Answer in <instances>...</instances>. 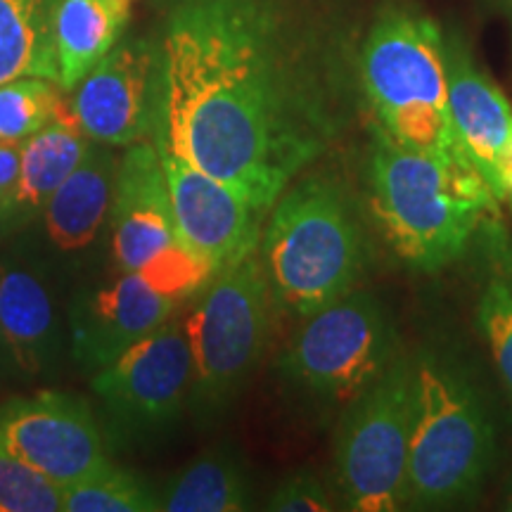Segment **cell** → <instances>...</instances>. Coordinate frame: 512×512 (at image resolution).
<instances>
[{
    "mask_svg": "<svg viewBox=\"0 0 512 512\" xmlns=\"http://www.w3.org/2000/svg\"><path fill=\"white\" fill-rule=\"evenodd\" d=\"M181 299L157 292L140 273H121L83 297L72 311L74 354L102 370L181 311Z\"/></svg>",
    "mask_w": 512,
    "mask_h": 512,
    "instance_id": "14",
    "label": "cell"
},
{
    "mask_svg": "<svg viewBox=\"0 0 512 512\" xmlns=\"http://www.w3.org/2000/svg\"><path fill=\"white\" fill-rule=\"evenodd\" d=\"M57 0H0V86L15 79L57 83Z\"/></svg>",
    "mask_w": 512,
    "mask_h": 512,
    "instance_id": "20",
    "label": "cell"
},
{
    "mask_svg": "<svg viewBox=\"0 0 512 512\" xmlns=\"http://www.w3.org/2000/svg\"><path fill=\"white\" fill-rule=\"evenodd\" d=\"M157 55L152 143L264 214L351 124L330 57L283 0H181Z\"/></svg>",
    "mask_w": 512,
    "mask_h": 512,
    "instance_id": "1",
    "label": "cell"
},
{
    "mask_svg": "<svg viewBox=\"0 0 512 512\" xmlns=\"http://www.w3.org/2000/svg\"><path fill=\"white\" fill-rule=\"evenodd\" d=\"M91 145V140L76 126L72 107H67L60 117L36 131L34 136L22 140L19 176L12 192L8 219L31 216L34 211L46 209L50 195L81 164Z\"/></svg>",
    "mask_w": 512,
    "mask_h": 512,
    "instance_id": "19",
    "label": "cell"
},
{
    "mask_svg": "<svg viewBox=\"0 0 512 512\" xmlns=\"http://www.w3.org/2000/svg\"><path fill=\"white\" fill-rule=\"evenodd\" d=\"M259 256L275 313L297 323L356 290L373 252L349 185L328 171L292 181L268 209Z\"/></svg>",
    "mask_w": 512,
    "mask_h": 512,
    "instance_id": "3",
    "label": "cell"
},
{
    "mask_svg": "<svg viewBox=\"0 0 512 512\" xmlns=\"http://www.w3.org/2000/svg\"><path fill=\"white\" fill-rule=\"evenodd\" d=\"M477 325L503 389L512 401V271L498 266L491 271L477 302Z\"/></svg>",
    "mask_w": 512,
    "mask_h": 512,
    "instance_id": "24",
    "label": "cell"
},
{
    "mask_svg": "<svg viewBox=\"0 0 512 512\" xmlns=\"http://www.w3.org/2000/svg\"><path fill=\"white\" fill-rule=\"evenodd\" d=\"M401 351L392 313L375 292L358 285L299 320L275 370L306 408L337 418Z\"/></svg>",
    "mask_w": 512,
    "mask_h": 512,
    "instance_id": "6",
    "label": "cell"
},
{
    "mask_svg": "<svg viewBox=\"0 0 512 512\" xmlns=\"http://www.w3.org/2000/svg\"><path fill=\"white\" fill-rule=\"evenodd\" d=\"M498 200H512V124L498 162Z\"/></svg>",
    "mask_w": 512,
    "mask_h": 512,
    "instance_id": "28",
    "label": "cell"
},
{
    "mask_svg": "<svg viewBox=\"0 0 512 512\" xmlns=\"http://www.w3.org/2000/svg\"><path fill=\"white\" fill-rule=\"evenodd\" d=\"M119 162L110 145L93 143L46 204L48 238L64 252L88 247L112 211Z\"/></svg>",
    "mask_w": 512,
    "mask_h": 512,
    "instance_id": "16",
    "label": "cell"
},
{
    "mask_svg": "<svg viewBox=\"0 0 512 512\" xmlns=\"http://www.w3.org/2000/svg\"><path fill=\"white\" fill-rule=\"evenodd\" d=\"M448 114L463 152L498 200V162L512 124V107L496 81L472 57L458 31L444 34Z\"/></svg>",
    "mask_w": 512,
    "mask_h": 512,
    "instance_id": "15",
    "label": "cell"
},
{
    "mask_svg": "<svg viewBox=\"0 0 512 512\" xmlns=\"http://www.w3.org/2000/svg\"><path fill=\"white\" fill-rule=\"evenodd\" d=\"M494 200L475 169L448 166L373 131L370 214L392 252L415 271L434 273L456 261Z\"/></svg>",
    "mask_w": 512,
    "mask_h": 512,
    "instance_id": "4",
    "label": "cell"
},
{
    "mask_svg": "<svg viewBox=\"0 0 512 512\" xmlns=\"http://www.w3.org/2000/svg\"><path fill=\"white\" fill-rule=\"evenodd\" d=\"M128 0H57V86L74 91L79 81L117 46L128 22Z\"/></svg>",
    "mask_w": 512,
    "mask_h": 512,
    "instance_id": "17",
    "label": "cell"
},
{
    "mask_svg": "<svg viewBox=\"0 0 512 512\" xmlns=\"http://www.w3.org/2000/svg\"><path fill=\"white\" fill-rule=\"evenodd\" d=\"M192 349L178 311L98 370L93 389L114 418L133 430H157L181 418L192 394Z\"/></svg>",
    "mask_w": 512,
    "mask_h": 512,
    "instance_id": "9",
    "label": "cell"
},
{
    "mask_svg": "<svg viewBox=\"0 0 512 512\" xmlns=\"http://www.w3.org/2000/svg\"><path fill=\"white\" fill-rule=\"evenodd\" d=\"M0 339L29 375L43 373L53 356V299L27 268L0 266Z\"/></svg>",
    "mask_w": 512,
    "mask_h": 512,
    "instance_id": "18",
    "label": "cell"
},
{
    "mask_svg": "<svg viewBox=\"0 0 512 512\" xmlns=\"http://www.w3.org/2000/svg\"><path fill=\"white\" fill-rule=\"evenodd\" d=\"M275 304L259 247L207 280L185 313L192 349L190 408L202 422L238 399L264 356Z\"/></svg>",
    "mask_w": 512,
    "mask_h": 512,
    "instance_id": "7",
    "label": "cell"
},
{
    "mask_svg": "<svg viewBox=\"0 0 512 512\" xmlns=\"http://www.w3.org/2000/svg\"><path fill=\"white\" fill-rule=\"evenodd\" d=\"M159 494L133 472L107 463L91 477L62 486V512H157Z\"/></svg>",
    "mask_w": 512,
    "mask_h": 512,
    "instance_id": "22",
    "label": "cell"
},
{
    "mask_svg": "<svg viewBox=\"0 0 512 512\" xmlns=\"http://www.w3.org/2000/svg\"><path fill=\"white\" fill-rule=\"evenodd\" d=\"M159 503L166 512H242L252 508V486L233 453L207 451L169 479Z\"/></svg>",
    "mask_w": 512,
    "mask_h": 512,
    "instance_id": "21",
    "label": "cell"
},
{
    "mask_svg": "<svg viewBox=\"0 0 512 512\" xmlns=\"http://www.w3.org/2000/svg\"><path fill=\"white\" fill-rule=\"evenodd\" d=\"M503 510H512V482H510V486L508 489H505V496H503V505H501Z\"/></svg>",
    "mask_w": 512,
    "mask_h": 512,
    "instance_id": "30",
    "label": "cell"
},
{
    "mask_svg": "<svg viewBox=\"0 0 512 512\" xmlns=\"http://www.w3.org/2000/svg\"><path fill=\"white\" fill-rule=\"evenodd\" d=\"M69 107L62 88L55 81L15 79L0 86V140L22 143Z\"/></svg>",
    "mask_w": 512,
    "mask_h": 512,
    "instance_id": "23",
    "label": "cell"
},
{
    "mask_svg": "<svg viewBox=\"0 0 512 512\" xmlns=\"http://www.w3.org/2000/svg\"><path fill=\"white\" fill-rule=\"evenodd\" d=\"M157 48L147 41L117 43L79 81L69 107L91 143L128 147L152 131Z\"/></svg>",
    "mask_w": 512,
    "mask_h": 512,
    "instance_id": "12",
    "label": "cell"
},
{
    "mask_svg": "<svg viewBox=\"0 0 512 512\" xmlns=\"http://www.w3.org/2000/svg\"><path fill=\"white\" fill-rule=\"evenodd\" d=\"M406 510H451L482 496L498 460L491 396L470 358L432 342L411 354Z\"/></svg>",
    "mask_w": 512,
    "mask_h": 512,
    "instance_id": "2",
    "label": "cell"
},
{
    "mask_svg": "<svg viewBox=\"0 0 512 512\" xmlns=\"http://www.w3.org/2000/svg\"><path fill=\"white\" fill-rule=\"evenodd\" d=\"M0 512H62V486L0 446Z\"/></svg>",
    "mask_w": 512,
    "mask_h": 512,
    "instance_id": "25",
    "label": "cell"
},
{
    "mask_svg": "<svg viewBox=\"0 0 512 512\" xmlns=\"http://www.w3.org/2000/svg\"><path fill=\"white\" fill-rule=\"evenodd\" d=\"M0 446L60 486L81 482L110 463L91 406L64 392L0 403Z\"/></svg>",
    "mask_w": 512,
    "mask_h": 512,
    "instance_id": "10",
    "label": "cell"
},
{
    "mask_svg": "<svg viewBox=\"0 0 512 512\" xmlns=\"http://www.w3.org/2000/svg\"><path fill=\"white\" fill-rule=\"evenodd\" d=\"M19 157L22 143H3L0 140V219H8L12 192L19 176Z\"/></svg>",
    "mask_w": 512,
    "mask_h": 512,
    "instance_id": "27",
    "label": "cell"
},
{
    "mask_svg": "<svg viewBox=\"0 0 512 512\" xmlns=\"http://www.w3.org/2000/svg\"><path fill=\"white\" fill-rule=\"evenodd\" d=\"M337 508L339 503L332 484H325L311 470H297L280 479L266 501V510L273 512H330Z\"/></svg>",
    "mask_w": 512,
    "mask_h": 512,
    "instance_id": "26",
    "label": "cell"
},
{
    "mask_svg": "<svg viewBox=\"0 0 512 512\" xmlns=\"http://www.w3.org/2000/svg\"><path fill=\"white\" fill-rule=\"evenodd\" d=\"M128 3H133V0H128Z\"/></svg>",
    "mask_w": 512,
    "mask_h": 512,
    "instance_id": "31",
    "label": "cell"
},
{
    "mask_svg": "<svg viewBox=\"0 0 512 512\" xmlns=\"http://www.w3.org/2000/svg\"><path fill=\"white\" fill-rule=\"evenodd\" d=\"M176 233L211 271H221L259 247L266 214L219 178L171 150H159Z\"/></svg>",
    "mask_w": 512,
    "mask_h": 512,
    "instance_id": "11",
    "label": "cell"
},
{
    "mask_svg": "<svg viewBox=\"0 0 512 512\" xmlns=\"http://www.w3.org/2000/svg\"><path fill=\"white\" fill-rule=\"evenodd\" d=\"M496 5H498V10L505 15V19H508L510 31H512V0H496Z\"/></svg>",
    "mask_w": 512,
    "mask_h": 512,
    "instance_id": "29",
    "label": "cell"
},
{
    "mask_svg": "<svg viewBox=\"0 0 512 512\" xmlns=\"http://www.w3.org/2000/svg\"><path fill=\"white\" fill-rule=\"evenodd\" d=\"M110 214L112 254L121 273H140L157 256L181 245L169 185L152 140L126 147Z\"/></svg>",
    "mask_w": 512,
    "mask_h": 512,
    "instance_id": "13",
    "label": "cell"
},
{
    "mask_svg": "<svg viewBox=\"0 0 512 512\" xmlns=\"http://www.w3.org/2000/svg\"><path fill=\"white\" fill-rule=\"evenodd\" d=\"M358 86L382 136L448 166L475 169L453 131L444 31L430 17L384 10L361 43Z\"/></svg>",
    "mask_w": 512,
    "mask_h": 512,
    "instance_id": "5",
    "label": "cell"
},
{
    "mask_svg": "<svg viewBox=\"0 0 512 512\" xmlns=\"http://www.w3.org/2000/svg\"><path fill=\"white\" fill-rule=\"evenodd\" d=\"M411 396V354L401 351L380 380L337 415L332 489L342 510H406Z\"/></svg>",
    "mask_w": 512,
    "mask_h": 512,
    "instance_id": "8",
    "label": "cell"
}]
</instances>
